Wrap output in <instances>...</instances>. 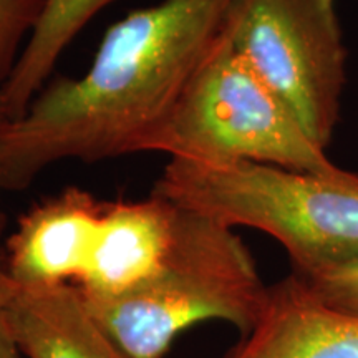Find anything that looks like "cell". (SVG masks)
<instances>
[{
  "mask_svg": "<svg viewBox=\"0 0 358 358\" xmlns=\"http://www.w3.org/2000/svg\"><path fill=\"white\" fill-rule=\"evenodd\" d=\"M6 231H7V216L0 204V358H22L20 352L17 350L15 343L10 335L7 322V302L12 289V277L7 268L6 256Z\"/></svg>",
  "mask_w": 358,
  "mask_h": 358,
  "instance_id": "4fadbf2b",
  "label": "cell"
},
{
  "mask_svg": "<svg viewBox=\"0 0 358 358\" xmlns=\"http://www.w3.org/2000/svg\"><path fill=\"white\" fill-rule=\"evenodd\" d=\"M226 34L327 150L347 85V48L335 0H237Z\"/></svg>",
  "mask_w": 358,
  "mask_h": 358,
  "instance_id": "5b68a950",
  "label": "cell"
},
{
  "mask_svg": "<svg viewBox=\"0 0 358 358\" xmlns=\"http://www.w3.org/2000/svg\"><path fill=\"white\" fill-rule=\"evenodd\" d=\"M237 0H159L110 27L80 77L60 78L8 124L3 191L29 187L62 161L141 153L211 55Z\"/></svg>",
  "mask_w": 358,
  "mask_h": 358,
  "instance_id": "6da1fadb",
  "label": "cell"
},
{
  "mask_svg": "<svg viewBox=\"0 0 358 358\" xmlns=\"http://www.w3.org/2000/svg\"><path fill=\"white\" fill-rule=\"evenodd\" d=\"M302 279L327 306L358 317V257L325 267Z\"/></svg>",
  "mask_w": 358,
  "mask_h": 358,
  "instance_id": "7c38bea8",
  "label": "cell"
},
{
  "mask_svg": "<svg viewBox=\"0 0 358 358\" xmlns=\"http://www.w3.org/2000/svg\"><path fill=\"white\" fill-rule=\"evenodd\" d=\"M153 192L232 229L250 227L271 236L302 277L358 257L357 173L169 159Z\"/></svg>",
  "mask_w": 358,
  "mask_h": 358,
  "instance_id": "3957f363",
  "label": "cell"
},
{
  "mask_svg": "<svg viewBox=\"0 0 358 358\" xmlns=\"http://www.w3.org/2000/svg\"><path fill=\"white\" fill-rule=\"evenodd\" d=\"M176 204L151 192L140 201L105 203L100 227L75 287L85 297H115L146 280L169 248Z\"/></svg>",
  "mask_w": 358,
  "mask_h": 358,
  "instance_id": "ba28073f",
  "label": "cell"
},
{
  "mask_svg": "<svg viewBox=\"0 0 358 358\" xmlns=\"http://www.w3.org/2000/svg\"><path fill=\"white\" fill-rule=\"evenodd\" d=\"M141 153L315 174L342 169L236 50L226 30L173 110L143 143Z\"/></svg>",
  "mask_w": 358,
  "mask_h": 358,
  "instance_id": "277c9868",
  "label": "cell"
},
{
  "mask_svg": "<svg viewBox=\"0 0 358 358\" xmlns=\"http://www.w3.org/2000/svg\"><path fill=\"white\" fill-rule=\"evenodd\" d=\"M7 322L22 358H131L71 284L24 287L13 282Z\"/></svg>",
  "mask_w": 358,
  "mask_h": 358,
  "instance_id": "9c48e42d",
  "label": "cell"
},
{
  "mask_svg": "<svg viewBox=\"0 0 358 358\" xmlns=\"http://www.w3.org/2000/svg\"><path fill=\"white\" fill-rule=\"evenodd\" d=\"M47 0H0V88L15 70Z\"/></svg>",
  "mask_w": 358,
  "mask_h": 358,
  "instance_id": "8fae6325",
  "label": "cell"
},
{
  "mask_svg": "<svg viewBox=\"0 0 358 358\" xmlns=\"http://www.w3.org/2000/svg\"><path fill=\"white\" fill-rule=\"evenodd\" d=\"M267 287L232 227L176 206L171 243L153 274L115 297L80 294L129 357L163 358L179 334L201 322H226L244 337L261 315Z\"/></svg>",
  "mask_w": 358,
  "mask_h": 358,
  "instance_id": "7a4b0ae2",
  "label": "cell"
},
{
  "mask_svg": "<svg viewBox=\"0 0 358 358\" xmlns=\"http://www.w3.org/2000/svg\"><path fill=\"white\" fill-rule=\"evenodd\" d=\"M105 203L69 186L22 214L6 239L13 282L24 287L77 285L95 245Z\"/></svg>",
  "mask_w": 358,
  "mask_h": 358,
  "instance_id": "8992f818",
  "label": "cell"
},
{
  "mask_svg": "<svg viewBox=\"0 0 358 358\" xmlns=\"http://www.w3.org/2000/svg\"><path fill=\"white\" fill-rule=\"evenodd\" d=\"M222 358H358V317L327 306L290 271L268 285L256 325Z\"/></svg>",
  "mask_w": 358,
  "mask_h": 358,
  "instance_id": "52a82bcc",
  "label": "cell"
},
{
  "mask_svg": "<svg viewBox=\"0 0 358 358\" xmlns=\"http://www.w3.org/2000/svg\"><path fill=\"white\" fill-rule=\"evenodd\" d=\"M118 0H47L15 70L0 88L12 122L48 85L62 55L101 10Z\"/></svg>",
  "mask_w": 358,
  "mask_h": 358,
  "instance_id": "30bf717a",
  "label": "cell"
},
{
  "mask_svg": "<svg viewBox=\"0 0 358 358\" xmlns=\"http://www.w3.org/2000/svg\"><path fill=\"white\" fill-rule=\"evenodd\" d=\"M10 123H12L10 115H8L6 103H3L2 93H0V148H2L3 136H6V131H7L8 124H10ZM2 192H6V191H3V186H2V174H0V198H2ZM0 204H2V203H0Z\"/></svg>",
  "mask_w": 358,
  "mask_h": 358,
  "instance_id": "5bb4252c",
  "label": "cell"
}]
</instances>
